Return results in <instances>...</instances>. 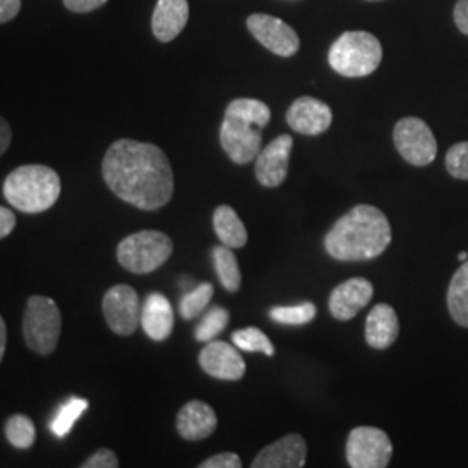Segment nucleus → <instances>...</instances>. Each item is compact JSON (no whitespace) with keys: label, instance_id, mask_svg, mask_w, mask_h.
I'll list each match as a JSON object with an SVG mask.
<instances>
[{"label":"nucleus","instance_id":"5701e85b","mask_svg":"<svg viewBox=\"0 0 468 468\" xmlns=\"http://www.w3.org/2000/svg\"><path fill=\"white\" fill-rule=\"evenodd\" d=\"M231 250L233 249L226 245L216 247L212 250V259H214V268L218 272V282L224 286V290L236 293L241 286V271Z\"/></svg>","mask_w":468,"mask_h":468},{"label":"nucleus","instance_id":"ea45409f","mask_svg":"<svg viewBox=\"0 0 468 468\" xmlns=\"http://www.w3.org/2000/svg\"><path fill=\"white\" fill-rule=\"evenodd\" d=\"M458 261H460V262H465V261H468V251H460V253H458Z\"/></svg>","mask_w":468,"mask_h":468},{"label":"nucleus","instance_id":"20e7f679","mask_svg":"<svg viewBox=\"0 0 468 468\" xmlns=\"http://www.w3.org/2000/svg\"><path fill=\"white\" fill-rule=\"evenodd\" d=\"M384 58L380 40L368 32H346L340 35L328 50V63L338 75L361 79L375 73Z\"/></svg>","mask_w":468,"mask_h":468},{"label":"nucleus","instance_id":"f704fd0d","mask_svg":"<svg viewBox=\"0 0 468 468\" xmlns=\"http://www.w3.org/2000/svg\"><path fill=\"white\" fill-rule=\"evenodd\" d=\"M21 11V0H0V23L5 25Z\"/></svg>","mask_w":468,"mask_h":468},{"label":"nucleus","instance_id":"7ed1b4c3","mask_svg":"<svg viewBox=\"0 0 468 468\" xmlns=\"http://www.w3.org/2000/svg\"><path fill=\"white\" fill-rule=\"evenodd\" d=\"M2 195L15 208L25 214L49 210L61 195V179L54 168L23 165L5 177Z\"/></svg>","mask_w":468,"mask_h":468},{"label":"nucleus","instance_id":"c9c22d12","mask_svg":"<svg viewBox=\"0 0 468 468\" xmlns=\"http://www.w3.org/2000/svg\"><path fill=\"white\" fill-rule=\"evenodd\" d=\"M454 23L462 34L468 35V0H458L454 5Z\"/></svg>","mask_w":468,"mask_h":468},{"label":"nucleus","instance_id":"ddd939ff","mask_svg":"<svg viewBox=\"0 0 468 468\" xmlns=\"http://www.w3.org/2000/svg\"><path fill=\"white\" fill-rule=\"evenodd\" d=\"M293 148L292 135H278L255 158V177L264 187H278L288 177V162Z\"/></svg>","mask_w":468,"mask_h":468},{"label":"nucleus","instance_id":"39448f33","mask_svg":"<svg viewBox=\"0 0 468 468\" xmlns=\"http://www.w3.org/2000/svg\"><path fill=\"white\" fill-rule=\"evenodd\" d=\"M174 251L170 236L162 231L146 229L129 234L117 247L120 266L134 274H150L162 268Z\"/></svg>","mask_w":468,"mask_h":468},{"label":"nucleus","instance_id":"aec40b11","mask_svg":"<svg viewBox=\"0 0 468 468\" xmlns=\"http://www.w3.org/2000/svg\"><path fill=\"white\" fill-rule=\"evenodd\" d=\"M141 326L154 342H164L174 332V309L162 293H151L143 303Z\"/></svg>","mask_w":468,"mask_h":468},{"label":"nucleus","instance_id":"a19ab883","mask_svg":"<svg viewBox=\"0 0 468 468\" xmlns=\"http://www.w3.org/2000/svg\"><path fill=\"white\" fill-rule=\"evenodd\" d=\"M368 2H378V0H368Z\"/></svg>","mask_w":468,"mask_h":468},{"label":"nucleus","instance_id":"9b49d317","mask_svg":"<svg viewBox=\"0 0 468 468\" xmlns=\"http://www.w3.org/2000/svg\"><path fill=\"white\" fill-rule=\"evenodd\" d=\"M247 28L261 46L280 58H292L301 50L299 35L280 17L255 13L247 17Z\"/></svg>","mask_w":468,"mask_h":468},{"label":"nucleus","instance_id":"423d86ee","mask_svg":"<svg viewBox=\"0 0 468 468\" xmlns=\"http://www.w3.org/2000/svg\"><path fill=\"white\" fill-rule=\"evenodd\" d=\"M61 326V311L56 302L44 295L28 299L23 314V335L30 351L40 356H49L56 351Z\"/></svg>","mask_w":468,"mask_h":468},{"label":"nucleus","instance_id":"e433bc0d","mask_svg":"<svg viewBox=\"0 0 468 468\" xmlns=\"http://www.w3.org/2000/svg\"><path fill=\"white\" fill-rule=\"evenodd\" d=\"M16 228V216L7 210L5 207H0V238H7Z\"/></svg>","mask_w":468,"mask_h":468},{"label":"nucleus","instance_id":"6ab92c4d","mask_svg":"<svg viewBox=\"0 0 468 468\" xmlns=\"http://www.w3.org/2000/svg\"><path fill=\"white\" fill-rule=\"evenodd\" d=\"M399 336V319L388 303H377L369 311L365 326V338L377 351L388 349Z\"/></svg>","mask_w":468,"mask_h":468},{"label":"nucleus","instance_id":"72a5a7b5","mask_svg":"<svg viewBox=\"0 0 468 468\" xmlns=\"http://www.w3.org/2000/svg\"><path fill=\"white\" fill-rule=\"evenodd\" d=\"M106 2L108 0H63V4H65L68 11L79 13V15L96 11V9H100L101 5H104Z\"/></svg>","mask_w":468,"mask_h":468},{"label":"nucleus","instance_id":"6e6552de","mask_svg":"<svg viewBox=\"0 0 468 468\" xmlns=\"http://www.w3.org/2000/svg\"><path fill=\"white\" fill-rule=\"evenodd\" d=\"M392 442L377 427L352 429L346 444L347 463L352 468H385L392 458Z\"/></svg>","mask_w":468,"mask_h":468},{"label":"nucleus","instance_id":"a878e982","mask_svg":"<svg viewBox=\"0 0 468 468\" xmlns=\"http://www.w3.org/2000/svg\"><path fill=\"white\" fill-rule=\"evenodd\" d=\"M231 319V314L228 309L216 305V307H210L207 313L201 314L200 323L197 324V330H195V338L198 342H210V340H216L218 335L224 332V328L228 326Z\"/></svg>","mask_w":468,"mask_h":468},{"label":"nucleus","instance_id":"0eeeda50","mask_svg":"<svg viewBox=\"0 0 468 468\" xmlns=\"http://www.w3.org/2000/svg\"><path fill=\"white\" fill-rule=\"evenodd\" d=\"M394 144L402 158L415 167H427L437 156V141L421 118L399 120L394 127Z\"/></svg>","mask_w":468,"mask_h":468},{"label":"nucleus","instance_id":"f3484780","mask_svg":"<svg viewBox=\"0 0 468 468\" xmlns=\"http://www.w3.org/2000/svg\"><path fill=\"white\" fill-rule=\"evenodd\" d=\"M189 19L187 0H158L151 16V30L156 40L167 44L185 30Z\"/></svg>","mask_w":468,"mask_h":468},{"label":"nucleus","instance_id":"4468645a","mask_svg":"<svg viewBox=\"0 0 468 468\" xmlns=\"http://www.w3.org/2000/svg\"><path fill=\"white\" fill-rule=\"evenodd\" d=\"M334 122L332 108L323 101L302 96L293 101L286 112V123L292 131L303 135H319L326 133Z\"/></svg>","mask_w":468,"mask_h":468},{"label":"nucleus","instance_id":"f03ea898","mask_svg":"<svg viewBox=\"0 0 468 468\" xmlns=\"http://www.w3.org/2000/svg\"><path fill=\"white\" fill-rule=\"evenodd\" d=\"M390 241L392 228L384 212L373 205H356L324 236V250L340 262H363L380 257Z\"/></svg>","mask_w":468,"mask_h":468},{"label":"nucleus","instance_id":"dca6fc26","mask_svg":"<svg viewBox=\"0 0 468 468\" xmlns=\"http://www.w3.org/2000/svg\"><path fill=\"white\" fill-rule=\"evenodd\" d=\"M305 458V439L301 434H288L259 452L251 462V468H302Z\"/></svg>","mask_w":468,"mask_h":468},{"label":"nucleus","instance_id":"c756f323","mask_svg":"<svg viewBox=\"0 0 468 468\" xmlns=\"http://www.w3.org/2000/svg\"><path fill=\"white\" fill-rule=\"evenodd\" d=\"M233 344L239 351L264 352L269 357L274 356V346L269 340L268 335L255 326L236 330L233 334Z\"/></svg>","mask_w":468,"mask_h":468},{"label":"nucleus","instance_id":"473e14b6","mask_svg":"<svg viewBox=\"0 0 468 468\" xmlns=\"http://www.w3.org/2000/svg\"><path fill=\"white\" fill-rule=\"evenodd\" d=\"M200 468H239L241 458L236 452H218L216 456H210L208 460L201 462Z\"/></svg>","mask_w":468,"mask_h":468},{"label":"nucleus","instance_id":"b1692460","mask_svg":"<svg viewBox=\"0 0 468 468\" xmlns=\"http://www.w3.org/2000/svg\"><path fill=\"white\" fill-rule=\"evenodd\" d=\"M226 115L241 118L255 127L264 129L271 122V110L264 101L238 98L231 101L226 108Z\"/></svg>","mask_w":468,"mask_h":468},{"label":"nucleus","instance_id":"4be33fe9","mask_svg":"<svg viewBox=\"0 0 468 468\" xmlns=\"http://www.w3.org/2000/svg\"><path fill=\"white\" fill-rule=\"evenodd\" d=\"M448 309L452 321L468 328V261L454 272L448 288Z\"/></svg>","mask_w":468,"mask_h":468},{"label":"nucleus","instance_id":"cd10ccee","mask_svg":"<svg viewBox=\"0 0 468 468\" xmlns=\"http://www.w3.org/2000/svg\"><path fill=\"white\" fill-rule=\"evenodd\" d=\"M212 297H214V284L212 283H201L195 290L187 292L179 303V313L183 319L191 321V319L201 316L205 313V309L208 307Z\"/></svg>","mask_w":468,"mask_h":468},{"label":"nucleus","instance_id":"f257e3e1","mask_svg":"<svg viewBox=\"0 0 468 468\" xmlns=\"http://www.w3.org/2000/svg\"><path fill=\"white\" fill-rule=\"evenodd\" d=\"M102 179L112 193L139 210L165 207L174 195V172L156 144L118 139L102 158Z\"/></svg>","mask_w":468,"mask_h":468},{"label":"nucleus","instance_id":"393cba45","mask_svg":"<svg viewBox=\"0 0 468 468\" xmlns=\"http://www.w3.org/2000/svg\"><path fill=\"white\" fill-rule=\"evenodd\" d=\"M5 439L16 450H28L35 444V423L27 415H13L5 423Z\"/></svg>","mask_w":468,"mask_h":468},{"label":"nucleus","instance_id":"c85d7f7f","mask_svg":"<svg viewBox=\"0 0 468 468\" xmlns=\"http://www.w3.org/2000/svg\"><path fill=\"white\" fill-rule=\"evenodd\" d=\"M318 309L313 302H303L299 305H286V307H272L269 311V316L272 321L280 323V324H307L313 319L316 318Z\"/></svg>","mask_w":468,"mask_h":468},{"label":"nucleus","instance_id":"1a4fd4ad","mask_svg":"<svg viewBox=\"0 0 468 468\" xmlns=\"http://www.w3.org/2000/svg\"><path fill=\"white\" fill-rule=\"evenodd\" d=\"M102 314L113 334L129 336L141 326L143 305L129 284H115L102 297Z\"/></svg>","mask_w":468,"mask_h":468},{"label":"nucleus","instance_id":"412c9836","mask_svg":"<svg viewBox=\"0 0 468 468\" xmlns=\"http://www.w3.org/2000/svg\"><path fill=\"white\" fill-rule=\"evenodd\" d=\"M214 231L222 245L229 249H243L249 241V233L233 207L220 205L214 212Z\"/></svg>","mask_w":468,"mask_h":468},{"label":"nucleus","instance_id":"2f4dec72","mask_svg":"<svg viewBox=\"0 0 468 468\" xmlns=\"http://www.w3.org/2000/svg\"><path fill=\"white\" fill-rule=\"evenodd\" d=\"M120 465L118 456L108 448H101L94 452L87 462H84L82 468H117Z\"/></svg>","mask_w":468,"mask_h":468},{"label":"nucleus","instance_id":"7c9ffc66","mask_svg":"<svg viewBox=\"0 0 468 468\" xmlns=\"http://www.w3.org/2000/svg\"><path fill=\"white\" fill-rule=\"evenodd\" d=\"M446 168L454 179L468 181V141L456 143L448 150Z\"/></svg>","mask_w":468,"mask_h":468},{"label":"nucleus","instance_id":"a211bd4d","mask_svg":"<svg viewBox=\"0 0 468 468\" xmlns=\"http://www.w3.org/2000/svg\"><path fill=\"white\" fill-rule=\"evenodd\" d=\"M177 432L186 441H201L216 432L218 415L210 404L203 401L186 402L177 413Z\"/></svg>","mask_w":468,"mask_h":468},{"label":"nucleus","instance_id":"9d476101","mask_svg":"<svg viewBox=\"0 0 468 468\" xmlns=\"http://www.w3.org/2000/svg\"><path fill=\"white\" fill-rule=\"evenodd\" d=\"M218 139L222 150L236 165H247L253 162L262 146L261 127L231 115H224Z\"/></svg>","mask_w":468,"mask_h":468},{"label":"nucleus","instance_id":"f8f14e48","mask_svg":"<svg viewBox=\"0 0 468 468\" xmlns=\"http://www.w3.org/2000/svg\"><path fill=\"white\" fill-rule=\"evenodd\" d=\"M201 369L218 380H241L247 373V363L236 346L222 340H210L198 356Z\"/></svg>","mask_w":468,"mask_h":468},{"label":"nucleus","instance_id":"58836bf2","mask_svg":"<svg viewBox=\"0 0 468 468\" xmlns=\"http://www.w3.org/2000/svg\"><path fill=\"white\" fill-rule=\"evenodd\" d=\"M5 344H7V328H5L4 318H0V359H4Z\"/></svg>","mask_w":468,"mask_h":468},{"label":"nucleus","instance_id":"4c0bfd02","mask_svg":"<svg viewBox=\"0 0 468 468\" xmlns=\"http://www.w3.org/2000/svg\"><path fill=\"white\" fill-rule=\"evenodd\" d=\"M11 144V127L5 118L0 120V153L4 154Z\"/></svg>","mask_w":468,"mask_h":468},{"label":"nucleus","instance_id":"2eb2a0df","mask_svg":"<svg viewBox=\"0 0 468 468\" xmlns=\"http://www.w3.org/2000/svg\"><path fill=\"white\" fill-rule=\"evenodd\" d=\"M373 299V284L367 278H351L335 286L328 299L330 314L338 321L357 316Z\"/></svg>","mask_w":468,"mask_h":468},{"label":"nucleus","instance_id":"bb28decb","mask_svg":"<svg viewBox=\"0 0 468 468\" xmlns=\"http://www.w3.org/2000/svg\"><path fill=\"white\" fill-rule=\"evenodd\" d=\"M87 406H89V402L82 398H69L58 410V413L50 421V432L56 437H65L73 429L77 420L80 419V415L87 410Z\"/></svg>","mask_w":468,"mask_h":468}]
</instances>
